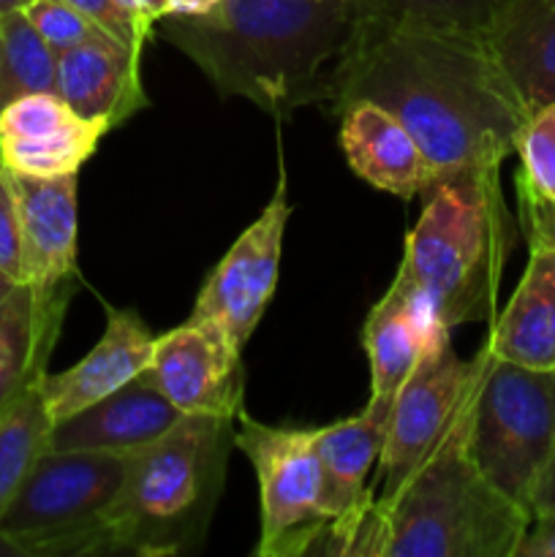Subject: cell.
I'll list each match as a JSON object with an SVG mask.
<instances>
[{"label":"cell","mask_w":555,"mask_h":557,"mask_svg":"<svg viewBox=\"0 0 555 557\" xmlns=\"http://www.w3.org/2000/svg\"><path fill=\"white\" fill-rule=\"evenodd\" d=\"M359 101L395 114L441 180L498 172L531 120L482 38L400 25L354 0L330 107L341 117Z\"/></svg>","instance_id":"obj_1"},{"label":"cell","mask_w":555,"mask_h":557,"mask_svg":"<svg viewBox=\"0 0 555 557\" xmlns=\"http://www.w3.org/2000/svg\"><path fill=\"white\" fill-rule=\"evenodd\" d=\"M221 96H243L275 117L330 103L332 71L354 27V0H221L196 16H161Z\"/></svg>","instance_id":"obj_2"},{"label":"cell","mask_w":555,"mask_h":557,"mask_svg":"<svg viewBox=\"0 0 555 557\" xmlns=\"http://www.w3.org/2000/svg\"><path fill=\"white\" fill-rule=\"evenodd\" d=\"M237 419L185 413L169 433L134 455L103 522V555L169 557L207 536Z\"/></svg>","instance_id":"obj_3"},{"label":"cell","mask_w":555,"mask_h":557,"mask_svg":"<svg viewBox=\"0 0 555 557\" xmlns=\"http://www.w3.org/2000/svg\"><path fill=\"white\" fill-rule=\"evenodd\" d=\"M511 248V223L498 172H466L439 180L406 237L414 286L446 330L493 321L501 272Z\"/></svg>","instance_id":"obj_4"},{"label":"cell","mask_w":555,"mask_h":557,"mask_svg":"<svg viewBox=\"0 0 555 557\" xmlns=\"http://www.w3.org/2000/svg\"><path fill=\"white\" fill-rule=\"evenodd\" d=\"M473 395L400 493L375 504L390 536L386 557L517 555L531 515L506 498L468 451Z\"/></svg>","instance_id":"obj_5"},{"label":"cell","mask_w":555,"mask_h":557,"mask_svg":"<svg viewBox=\"0 0 555 557\" xmlns=\"http://www.w3.org/2000/svg\"><path fill=\"white\" fill-rule=\"evenodd\" d=\"M136 451L44 449L0 520V555H103V522Z\"/></svg>","instance_id":"obj_6"},{"label":"cell","mask_w":555,"mask_h":557,"mask_svg":"<svg viewBox=\"0 0 555 557\" xmlns=\"http://www.w3.org/2000/svg\"><path fill=\"white\" fill-rule=\"evenodd\" d=\"M553 449L555 370L522 368L490 354L468 430V451L479 471L531 515L533 490Z\"/></svg>","instance_id":"obj_7"},{"label":"cell","mask_w":555,"mask_h":557,"mask_svg":"<svg viewBox=\"0 0 555 557\" xmlns=\"http://www.w3.org/2000/svg\"><path fill=\"white\" fill-rule=\"evenodd\" d=\"M449 335L452 332L441 326L430 337L417 368L403 381L392 403L390 430L375 466L379 479L373 484V498L379 506L390 504L441 444L488 368V346H482L473 359H460Z\"/></svg>","instance_id":"obj_8"},{"label":"cell","mask_w":555,"mask_h":557,"mask_svg":"<svg viewBox=\"0 0 555 557\" xmlns=\"http://www.w3.org/2000/svg\"><path fill=\"white\" fill-rule=\"evenodd\" d=\"M234 444L254 466L261 490L259 557L310 555L330 528L321 504L313 430L270 428L239 411Z\"/></svg>","instance_id":"obj_9"},{"label":"cell","mask_w":555,"mask_h":557,"mask_svg":"<svg viewBox=\"0 0 555 557\" xmlns=\"http://www.w3.org/2000/svg\"><path fill=\"white\" fill-rule=\"evenodd\" d=\"M288 212L286 177L281 174L270 205L207 275L190 310V321H212L237 348L250 341L278 286Z\"/></svg>","instance_id":"obj_10"},{"label":"cell","mask_w":555,"mask_h":557,"mask_svg":"<svg viewBox=\"0 0 555 557\" xmlns=\"http://www.w3.org/2000/svg\"><path fill=\"white\" fill-rule=\"evenodd\" d=\"M392 403L395 400L390 397L370 395L362 413L313 430V449L321 466V504L330 517V528L313 553L351 555L354 536L375 500L368 479L384 449Z\"/></svg>","instance_id":"obj_11"},{"label":"cell","mask_w":555,"mask_h":557,"mask_svg":"<svg viewBox=\"0 0 555 557\" xmlns=\"http://www.w3.org/2000/svg\"><path fill=\"white\" fill-rule=\"evenodd\" d=\"M243 348L212 321H185L156 337L150 368L141 373L183 413L237 419L243 411Z\"/></svg>","instance_id":"obj_12"},{"label":"cell","mask_w":555,"mask_h":557,"mask_svg":"<svg viewBox=\"0 0 555 557\" xmlns=\"http://www.w3.org/2000/svg\"><path fill=\"white\" fill-rule=\"evenodd\" d=\"M103 134L58 92H27L0 112V166L30 177L79 172Z\"/></svg>","instance_id":"obj_13"},{"label":"cell","mask_w":555,"mask_h":557,"mask_svg":"<svg viewBox=\"0 0 555 557\" xmlns=\"http://www.w3.org/2000/svg\"><path fill=\"white\" fill-rule=\"evenodd\" d=\"M5 169V166H3ZM9 172V169H5ZM22 226V283L52 292L76 270V177L9 172Z\"/></svg>","instance_id":"obj_14"},{"label":"cell","mask_w":555,"mask_h":557,"mask_svg":"<svg viewBox=\"0 0 555 557\" xmlns=\"http://www.w3.org/2000/svg\"><path fill=\"white\" fill-rule=\"evenodd\" d=\"M152 351L156 335L147 330L139 313L128 308H109L107 330L96 348L74 368L58 375L47 373L41 379V395L52 424L74 417L82 408L139 379L150 368Z\"/></svg>","instance_id":"obj_15"},{"label":"cell","mask_w":555,"mask_h":557,"mask_svg":"<svg viewBox=\"0 0 555 557\" xmlns=\"http://www.w3.org/2000/svg\"><path fill=\"white\" fill-rule=\"evenodd\" d=\"M141 52L103 33L58 58V96L79 117L118 128L147 107L139 79Z\"/></svg>","instance_id":"obj_16"},{"label":"cell","mask_w":555,"mask_h":557,"mask_svg":"<svg viewBox=\"0 0 555 557\" xmlns=\"http://www.w3.org/2000/svg\"><path fill=\"white\" fill-rule=\"evenodd\" d=\"M341 147L359 177L400 199L424 196L441 180L406 125L379 103L359 101L343 109Z\"/></svg>","instance_id":"obj_17"},{"label":"cell","mask_w":555,"mask_h":557,"mask_svg":"<svg viewBox=\"0 0 555 557\" xmlns=\"http://www.w3.org/2000/svg\"><path fill=\"white\" fill-rule=\"evenodd\" d=\"M185 413L145 379H134L112 395L52 424L49 449L139 451L174 428Z\"/></svg>","instance_id":"obj_18"},{"label":"cell","mask_w":555,"mask_h":557,"mask_svg":"<svg viewBox=\"0 0 555 557\" xmlns=\"http://www.w3.org/2000/svg\"><path fill=\"white\" fill-rule=\"evenodd\" d=\"M69 299L71 281L52 292L20 283L0 305V417L47 375Z\"/></svg>","instance_id":"obj_19"},{"label":"cell","mask_w":555,"mask_h":557,"mask_svg":"<svg viewBox=\"0 0 555 557\" xmlns=\"http://www.w3.org/2000/svg\"><path fill=\"white\" fill-rule=\"evenodd\" d=\"M484 44L531 117L555 103V0H509Z\"/></svg>","instance_id":"obj_20"},{"label":"cell","mask_w":555,"mask_h":557,"mask_svg":"<svg viewBox=\"0 0 555 557\" xmlns=\"http://www.w3.org/2000/svg\"><path fill=\"white\" fill-rule=\"evenodd\" d=\"M444 324L433 319L414 286L408 267L400 261L395 281L384 297L370 310L362 330V346L370 357L375 397L395 400L403 381L417 368L419 357L428 348L430 337Z\"/></svg>","instance_id":"obj_21"},{"label":"cell","mask_w":555,"mask_h":557,"mask_svg":"<svg viewBox=\"0 0 555 557\" xmlns=\"http://www.w3.org/2000/svg\"><path fill=\"white\" fill-rule=\"evenodd\" d=\"M528 267L490 326L484 346L495 359L555 370V248L528 245Z\"/></svg>","instance_id":"obj_22"},{"label":"cell","mask_w":555,"mask_h":557,"mask_svg":"<svg viewBox=\"0 0 555 557\" xmlns=\"http://www.w3.org/2000/svg\"><path fill=\"white\" fill-rule=\"evenodd\" d=\"M49 433L52 417L38 381L0 417V520L20 493L33 462L49 446Z\"/></svg>","instance_id":"obj_23"},{"label":"cell","mask_w":555,"mask_h":557,"mask_svg":"<svg viewBox=\"0 0 555 557\" xmlns=\"http://www.w3.org/2000/svg\"><path fill=\"white\" fill-rule=\"evenodd\" d=\"M27 92H58V54L25 11L0 16V112Z\"/></svg>","instance_id":"obj_24"},{"label":"cell","mask_w":555,"mask_h":557,"mask_svg":"<svg viewBox=\"0 0 555 557\" xmlns=\"http://www.w3.org/2000/svg\"><path fill=\"white\" fill-rule=\"evenodd\" d=\"M362 9L392 22L455 36L482 38L509 0H357Z\"/></svg>","instance_id":"obj_25"},{"label":"cell","mask_w":555,"mask_h":557,"mask_svg":"<svg viewBox=\"0 0 555 557\" xmlns=\"http://www.w3.org/2000/svg\"><path fill=\"white\" fill-rule=\"evenodd\" d=\"M517 194L555 207V103L533 114L517 141Z\"/></svg>","instance_id":"obj_26"},{"label":"cell","mask_w":555,"mask_h":557,"mask_svg":"<svg viewBox=\"0 0 555 557\" xmlns=\"http://www.w3.org/2000/svg\"><path fill=\"white\" fill-rule=\"evenodd\" d=\"M25 16L33 22L38 36L47 41V47L58 58L71 52V49L82 47V44L96 41V38H101L107 33L96 22L87 20L82 11H76L74 5L65 3V0H30V5L25 9Z\"/></svg>","instance_id":"obj_27"},{"label":"cell","mask_w":555,"mask_h":557,"mask_svg":"<svg viewBox=\"0 0 555 557\" xmlns=\"http://www.w3.org/2000/svg\"><path fill=\"white\" fill-rule=\"evenodd\" d=\"M65 3L74 5L87 20L96 22L101 30H107L109 36H114L125 47L136 49V52H141V47H145V41L152 33L150 27L136 22L131 14H125L118 5V0H65Z\"/></svg>","instance_id":"obj_28"},{"label":"cell","mask_w":555,"mask_h":557,"mask_svg":"<svg viewBox=\"0 0 555 557\" xmlns=\"http://www.w3.org/2000/svg\"><path fill=\"white\" fill-rule=\"evenodd\" d=\"M0 270L22 283V226L11 177L0 166Z\"/></svg>","instance_id":"obj_29"},{"label":"cell","mask_w":555,"mask_h":557,"mask_svg":"<svg viewBox=\"0 0 555 557\" xmlns=\"http://www.w3.org/2000/svg\"><path fill=\"white\" fill-rule=\"evenodd\" d=\"M520 226L528 245L555 248V207L520 196Z\"/></svg>","instance_id":"obj_30"},{"label":"cell","mask_w":555,"mask_h":557,"mask_svg":"<svg viewBox=\"0 0 555 557\" xmlns=\"http://www.w3.org/2000/svg\"><path fill=\"white\" fill-rule=\"evenodd\" d=\"M515 557H555V520H533Z\"/></svg>","instance_id":"obj_31"},{"label":"cell","mask_w":555,"mask_h":557,"mask_svg":"<svg viewBox=\"0 0 555 557\" xmlns=\"http://www.w3.org/2000/svg\"><path fill=\"white\" fill-rule=\"evenodd\" d=\"M533 520H555V449L539 476L536 490L531 498V522Z\"/></svg>","instance_id":"obj_32"},{"label":"cell","mask_w":555,"mask_h":557,"mask_svg":"<svg viewBox=\"0 0 555 557\" xmlns=\"http://www.w3.org/2000/svg\"><path fill=\"white\" fill-rule=\"evenodd\" d=\"M166 3H169L166 14L196 16V14H205V11L215 9L221 0H166Z\"/></svg>","instance_id":"obj_33"},{"label":"cell","mask_w":555,"mask_h":557,"mask_svg":"<svg viewBox=\"0 0 555 557\" xmlns=\"http://www.w3.org/2000/svg\"><path fill=\"white\" fill-rule=\"evenodd\" d=\"M139 3H141V9L147 11V16H150L152 22H158L161 16H166V11H169L166 0H139Z\"/></svg>","instance_id":"obj_34"},{"label":"cell","mask_w":555,"mask_h":557,"mask_svg":"<svg viewBox=\"0 0 555 557\" xmlns=\"http://www.w3.org/2000/svg\"><path fill=\"white\" fill-rule=\"evenodd\" d=\"M16 286H20V281H14V277L5 275V272L0 270V305H3L11 294H14Z\"/></svg>","instance_id":"obj_35"},{"label":"cell","mask_w":555,"mask_h":557,"mask_svg":"<svg viewBox=\"0 0 555 557\" xmlns=\"http://www.w3.org/2000/svg\"><path fill=\"white\" fill-rule=\"evenodd\" d=\"M30 0H0V16L14 14V11H25Z\"/></svg>","instance_id":"obj_36"}]
</instances>
